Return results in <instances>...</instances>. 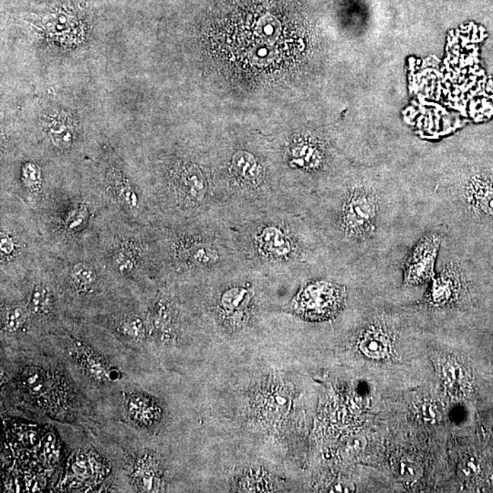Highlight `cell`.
Here are the masks:
<instances>
[{
	"instance_id": "cell-1",
	"label": "cell",
	"mask_w": 493,
	"mask_h": 493,
	"mask_svg": "<svg viewBox=\"0 0 493 493\" xmlns=\"http://www.w3.org/2000/svg\"><path fill=\"white\" fill-rule=\"evenodd\" d=\"M380 206V197L374 190L355 187L346 197L340 214L339 226L343 233L354 238L371 237L377 228Z\"/></svg>"
},
{
	"instance_id": "cell-2",
	"label": "cell",
	"mask_w": 493,
	"mask_h": 493,
	"mask_svg": "<svg viewBox=\"0 0 493 493\" xmlns=\"http://www.w3.org/2000/svg\"><path fill=\"white\" fill-rule=\"evenodd\" d=\"M345 289L329 282L311 283L298 295L294 303L297 316L307 321H326L342 310Z\"/></svg>"
},
{
	"instance_id": "cell-3",
	"label": "cell",
	"mask_w": 493,
	"mask_h": 493,
	"mask_svg": "<svg viewBox=\"0 0 493 493\" xmlns=\"http://www.w3.org/2000/svg\"><path fill=\"white\" fill-rule=\"evenodd\" d=\"M441 238L428 233L416 243L404 262V282L419 286L434 278L435 262L440 250Z\"/></svg>"
},
{
	"instance_id": "cell-4",
	"label": "cell",
	"mask_w": 493,
	"mask_h": 493,
	"mask_svg": "<svg viewBox=\"0 0 493 493\" xmlns=\"http://www.w3.org/2000/svg\"><path fill=\"white\" fill-rule=\"evenodd\" d=\"M429 288L425 301L435 307H443L453 304L459 300L465 287V279L459 263L450 262Z\"/></svg>"
},
{
	"instance_id": "cell-5",
	"label": "cell",
	"mask_w": 493,
	"mask_h": 493,
	"mask_svg": "<svg viewBox=\"0 0 493 493\" xmlns=\"http://www.w3.org/2000/svg\"><path fill=\"white\" fill-rule=\"evenodd\" d=\"M464 197L477 214L493 218V178H472L465 187Z\"/></svg>"
},
{
	"instance_id": "cell-6",
	"label": "cell",
	"mask_w": 493,
	"mask_h": 493,
	"mask_svg": "<svg viewBox=\"0 0 493 493\" xmlns=\"http://www.w3.org/2000/svg\"><path fill=\"white\" fill-rule=\"evenodd\" d=\"M125 406L130 419L142 428L152 427L160 416V409L157 402L144 393L127 394Z\"/></svg>"
},
{
	"instance_id": "cell-7",
	"label": "cell",
	"mask_w": 493,
	"mask_h": 493,
	"mask_svg": "<svg viewBox=\"0 0 493 493\" xmlns=\"http://www.w3.org/2000/svg\"><path fill=\"white\" fill-rule=\"evenodd\" d=\"M175 183L178 193L189 202L199 203L206 196L205 177L195 165H183L177 172Z\"/></svg>"
},
{
	"instance_id": "cell-8",
	"label": "cell",
	"mask_w": 493,
	"mask_h": 493,
	"mask_svg": "<svg viewBox=\"0 0 493 493\" xmlns=\"http://www.w3.org/2000/svg\"><path fill=\"white\" fill-rule=\"evenodd\" d=\"M257 246L264 255L282 259L291 253L292 245L287 235L278 228L270 227L257 236Z\"/></svg>"
},
{
	"instance_id": "cell-9",
	"label": "cell",
	"mask_w": 493,
	"mask_h": 493,
	"mask_svg": "<svg viewBox=\"0 0 493 493\" xmlns=\"http://www.w3.org/2000/svg\"><path fill=\"white\" fill-rule=\"evenodd\" d=\"M46 131L53 145L60 149H68L74 142V125L65 114L56 113L48 117Z\"/></svg>"
},
{
	"instance_id": "cell-10",
	"label": "cell",
	"mask_w": 493,
	"mask_h": 493,
	"mask_svg": "<svg viewBox=\"0 0 493 493\" xmlns=\"http://www.w3.org/2000/svg\"><path fill=\"white\" fill-rule=\"evenodd\" d=\"M157 463L149 455H141L133 464V480L139 492H155L158 489Z\"/></svg>"
},
{
	"instance_id": "cell-11",
	"label": "cell",
	"mask_w": 493,
	"mask_h": 493,
	"mask_svg": "<svg viewBox=\"0 0 493 493\" xmlns=\"http://www.w3.org/2000/svg\"><path fill=\"white\" fill-rule=\"evenodd\" d=\"M359 348L367 358L383 359L389 353L387 333L380 326H370L362 333Z\"/></svg>"
},
{
	"instance_id": "cell-12",
	"label": "cell",
	"mask_w": 493,
	"mask_h": 493,
	"mask_svg": "<svg viewBox=\"0 0 493 493\" xmlns=\"http://www.w3.org/2000/svg\"><path fill=\"white\" fill-rule=\"evenodd\" d=\"M76 360L78 361L79 367L92 378V380L104 382L113 380L112 377L113 370L107 367L106 362L92 352L90 349L85 346H75Z\"/></svg>"
},
{
	"instance_id": "cell-13",
	"label": "cell",
	"mask_w": 493,
	"mask_h": 493,
	"mask_svg": "<svg viewBox=\"0 0 493 493\" xmlns=\"http://www.w3.org/2000/svg\"><path fill=\"white\" fill-rule=\"evenodd\" d=\"M108 183L113 193L119 201L125 205L126 208L136 209L139 206V199L138 194L119 171L112 170L107 175Z\"/></svg>"
},
{
	"instance_id": "cell-14",
	"label": "cell",
	"mask_w": 493,
	"mask_h": 493,
	"mask_svg": "<svg viewBox=\"0 0 493 493\" xmlns=\"http://www.w3.org/2000/svg\"><path fill=\"white\" fill-rule=\"evenodd\" d=\"M392 470L397 478L404 482H412L423 475L422 467L416 460L401 457L394 461Z\"/></svg>"
},
{
	"instance_id": "cell-15",
	"label": "cell",
	"mask_w": 493,
	"mask_h": 493,
	"mask_svg": "<svg viewBox=\"0 0 493 493\" xmlns=\"http://www.w3.org/2000/svg\"><path fill=\"white\" fill-rule=\"evenodd\" d=\"M71 279L79 289H91L96 282V272L90 264L81 262L72 267L70 272Z\"/></svg>"
},
{
	"instance_id": "cell-16",
	"label": "cell",
	"mask_w": 493,
	"mask_h": 493,
	"mask_svg": "<svg viewBox=\"0 0 493 493\" xmlns=\"http://www.w3.org/2000/svg\"><path fill=\"white\" fill-rule=\"evenodd\" d=\"M118 329L122 335L133 341H142L145 336V327L141 318L128 316L121 321Z\"/></svg>"
},
{
	"instance_id": "cell-17",
	"label": "cell",
	"mask_w": 493,
	"mask_h": 493,
	"mask_svg": "<svg viewBox=\"0 0 493 493\" xmlns=\"http://www.w3.org/2000/svg\"><path fill=\"white\" fill-rule=\"evenodd\" d=\"M184 256L189 262L197 265H206L217 259L215 251L204 244H193L184 250Z\"/></svg>"
},
{
	"instance_id": "cell-18",
	"label": "cell",
	"mask_w": 493,
	"mask_h": 493,
	"mask_svg": "<svg viewBox=\"0 0 493 493\" xmlns=\"http://www.w3.org/2000/svg\"><path fill=\"white\" fill-rule=\"evenodd\" d=\"M27 319V311L21 306H13L6 310L2 318V326L9 333L17 332Z\"/></svg>"
},
{
	"instance_id": "cell-19",
	"label": "cell",
	"mask_w": 493,
	"mask_h": 493,
	"mask_svg": "<svg viewBox=\"0 0 493 493\" xmlns=\"http://www.w3.org/2000/svg\"><path fill=\"white\" fill-rule=\"evenodd\" d=\"M233 167L238 176L244 179L253 181L257 177L256 162L249 154L240 153L235 155Z\"/></svg>"
},
{
	"instance_id": "cell-20",
	"label": "cell",
	"mask_w": 493,
	"mask_h": 493,
	"mask_svg": "<svg viewBox=\"0 0 493 493\" xmlns=\"http://www.w3.org/2000/svg\"><path fill=\"white\" fill-rule=\"evenodd\" d=\"M50 303L49 289L43 284L35 286L31 292L28 308L34 314H43L48 310Z\"/></svg>"
},
{
	"instance_id": "cell-21",
	"label": "cell",
	"mask_w": 493,
	"mask_h": 493,
	"mask_svg": "<svg viewBox=\"0 0 493 493\" xmlns=\"http://www.w3.org/2000/svg\"><path fill=\"white\" fill-rule=\"evenodd\" d=\"M257 31L262 40L273 41L281 33V24L272 16H266L257 24Z\"/></svg>"
},
{
	"instance_id": "cell-22",
	"label": "cell",
	"mask_w": 493,
	"mask_h": 493,
	"mask_svg": "<svg viewBox=\"0 0 493 493\" xmlns=\"http://www.w3.org/2000/svg\"><path fill=\"white\" fill-rule=\"evenodd\" d=\"M22 182L31 192H36L41 186V174L40 168L33 163H26L21 170Z\"/></svg>"
},
{
	"instance_id": "cell-23",
	"label": "cell",
	"mask_w": 493,
	"mask_h": 493,
	"mask_svg": "<svg viewBox=\"0 0 493 493\" xmlns=\"http://www.w3.org/2000/svg\"><path fill=\"white\" fill-rule=\"evenodd\" d=\"M116 264L121 272H131L135 264V257L133 251L128 249L121 250L116 257Z\"/></svg>"
},
{
	"instance_id": "cell-24",
	"label": "cell",
	"mask_w": 493,
	"mask_h": 493,
	"mask_svg": "<svg viewBox=\"0 0 493 493\" xmlns=\"http://www.w3.org/2000/svg\"><path fill=\"white\" fill-rule=\"evenodd\" d=\"M421 411L422 418L424 419L425 421L434 423L440 421V410L434 403L426 402L422 404Z\"/></svg>"
},
{
	"instance_id": "cell-25",
	"label": "cell",
	"mask_w": 493,
	"mask_h": 493,
	"mask_svg": "<svg viewBox=\"0 0 493 493\" xmlns=\"http://www.w3.org/2000/svg\"><path fill=\"white\" fill-rule=\"evenodd\" d=\"M88 218V211L85 208H79L78 211L73 213L71 218L67 221V228L69 231H75L81 228L84 223L86 219Z\"/></svg>"
},
{
	"instance_id": "cell-26",
	"label": "cell",
	"mask_w": 493,
	"mask_h": 493,
	"mask_svg": "<svg viewBox=\"0 0 493 493\" xmlns=\"http://www.w3.org/2000/svg\"><path fill=\"white\" fill-rule=\"evenodd\" d=\"M479 466L474 460H464L459 466V473L464 478H470L478 472Z\"/></svg>"
},
{
	"instance_id": "cell-27",
	"label": "cell",
	"mask_w": 493,
	"mask_h": 493,
	"mask_svg": "<svg viewBox=\"0 0 493 493\" xmlns=\"http://www.w3.org/2000/svg\"><path fill=\"white\" fill-rule=\"evenodd\" d=\"M16 249V244L13 238L9 237L7 234H1V240H0V250H1L2 256H11L13 254Z\"/></svg>"
},
{
	"instance_id": "cell-28",
	"label": "cell",
	"mask_w": 493,
	"mask_h": 493,
	"mask_svg": "<svg viewBox=\"0 0 493 493\" xmlns=\"http://www.w3.org/2000/svg\"><path fill=\"white\" fill-rule=\"evenodd\" d=\"M462 372H461V368L459 365L454 364V362H448L446 367H444V375H446V377L453 383L459 381L462 375Z\"/></svg>"
},
{
	"instance_id": "cell-29",
	"label": "cell",
	"mask_w": 493,
	"mask_h": 493,
	"mask_svg": "<svg viewBox=\"0 0 493 493\" xmlns=\"http://www.w3.org/2000/svg\"><path fill=\"white\" fill-rule=\"evenodd\" d=\"M266 55H269V50L265 49V47H260V49H257L255 56L257 58H265Z\"/></svg>"
}]
</instances>
